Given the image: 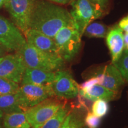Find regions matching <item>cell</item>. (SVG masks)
Returning a JSON list of instances; mask_svg holds the SVG:
<instances>
[{"label":"cell","instance_id":"obj_5","mask_svg":"<svg viewBox=\"0 0 128 128\" xmlns=\"http://www.w3.org/2000/svg\"><path fill=\"white\" fill-rule=\"evenodd\" d=\"M65 102L63 99L54 97L28 108L24 113L31 128L40 127L55 114Z\"/></svg>","mask_w":128,"mask_h":128},{"label":"cell","instance_id":"obj_3","mask_svg":"<svg viewBox=\"0 0 128 128\" xmlns=\"http://www.w3.org/2000/svg\"><path fill=\"white\" fill-rule=\"evenodd\" d=\"M70 4L71 10L70 12L75 28L81 36L92 21L100 18L104 14L89 0H72Z\"/></svg>","mask_w":128,"mask_h":128},{"label":"cell","instance_id":"obj_13","mask_svg":"<svg viewBox=\"0 0 128 128\" xmlns=\"http://www.w3.org/2000/svg\"><path fill=\"white\" fill-rule=\"evenodd\" d=\"M107 44L112 56V62H116L124 50L123 30L119 26L110 28L106 37Z\"/></svg>","mask_w":128,"mask_h":128},{"label":"cell","instance_id":"obj_11","mask_svg":"<svg viewBox=\"0 0 128 128\" xmlns=\"http://www.w3.org/2000/svg\"><path fill=\"white\" fill-rule=\"evenodd\" d=\"M96 76L98 79V85L114 92H119L125 82L120 72L113 64L106 66Z\"/></svg>","mask_w":128,"mask_h":128},{"label":"cell","instance_id":"obj_16","mask_svg":"<svg viewBox=\"0 0 128 128\" xmlns=\"http://www.w3.org/2000/svg\"><path fill=\"white\" fill-rule=\"evenodd\" d=\"M0 111L3 114L25 112L26 109L21 104L17 94L0 96Z\"/></svg>","mask_w":128,"mask_h":128},{"label":"cell","instance_id":"obj_8","mask_svg":"<svg viewBox=\"0 0 128 128\" xmlns=\"http://www.w3.org/2000/svg\"><path fill=\"white\" fill-rule=\"evenodd\" d=\"M26 42L23 33L14 23L0 16V45L6 51L16 52Z\"/></svg>","mask_w":128,"mask_h":128},{"label":"cell","instance_id":"obj_14","mask_svg":"<svg viewBox=\"0 0 128 128\" xmlns=\"http://www.w3.org/2000/svg\"><path fill=\"white\" fill-rule=\"evenodd\" d=\"M56 78V71L48 72L34 68H26L22 80V85H46L50 84Z\"/></svg>","mask_w":128,"mask_h":128},{"label":"cell","instance_id":"obj_19","mask_svg":"<svg viewBox=\"0 0 128 128\" xmlns=\"http://www.w3.org/2000/svg\"><path fill=\"white\" fill-rule=\"evenodd\" d=\"M86 110L74 107L60 128H82L85 126L84 112Z\"/></svg>","mask_w":128,"mask_h":128},{"label":"cell","instance_id":"obj_26","mask_svg":"<svg viewBox=\"0 0 128 128\" xmlns=\"http://www.w3.org/2000/svg\"><path fill=\"white\" fill-rule=\"evenodd\" d=\"M89 1L103 12H104L108 8L110 2V0H89Z\"/></svg>","mask_w":128,"mask_h":128},{"label":"cell","instance_id":"obj_30","mask_svg":"<svg viewBox=\"0 0 128 128\" xmlns=\"http://www.w3.org/2000/svg\"><path fill=\"white\" fill-rule=\"evenodd\" d=\"M6 49H5L2 46L0 45V57L2 56L6 55Z\"/></svg>","mask_w":128,"mask_h":128},{"label":"cell","instance_id":"obj_28","mask_svg":"<svg viewBox=\"0 0 128 128\" xmlns=\"http://www.w3.org/2000/svg\"><path fill=\"white\" fill-rule=\"evenodd\" d=\"M48 1H50L51 2L55 3V4L65 5L71 3L72 0H48Z\"/></svg>","mask_w":128,"mask_h":128},{"label":"cell","instance_id":"obj_21","mask_svg":"<svg viewBox=\"0 0 128 128\" xmlns=\"http://www.w3.org/2000/svg\"><path fill=\"white\" fill-rule=\"evenodd\" d=\"M113 64L119 70L124 81H128V50L124 49L118 60Z\"/></svg>","mask_w":128,"mask_h":128},{"label":"cell","instance_id":"obj_9","mask_svg":"<svg viewBox=\"0 0 128 128\" xmlns=\"http://www.w3.org/2000/svg\"><path fill=\"white\" fill-rule=\"evenodd\" d=\"M55 97L69 100L76 98L79 94V85L74 79L68 70H60L56 71V78L50 83Z\"/></svg>","mask_w":128,"mask_h":128},{"label":"cell","instance_id":"obj_4","mask_svg":"<svg viewBox=\"0 0 128 128\" xmlns=\"http://www.w3.org/2000/svg\"><path fill=\"white\" fill-rule=\"evenodd\" d=\"M81 38L74 27H65L60 29L54 38L58 54L65 62L71 61L79 52Z\"/></svg>","mask_w":128,"mask_h":128},{"label":"cell","instance_id":"obj_10","mask_svg":"<svg viewBox=\"0 0 128 128\" xmlns=\"http://www.w3.org/2000/svg\"><path fill=\"white\" fill-rule=\"evenodd\" d=\"M26 68L23 59L17 52L0 57V77L19 84L22 82Z\"/></svg>","mask_w":128,"mask_h":128},{"label":"cell","instance_id":"obj_29","mask_svg":"<svg viewBox=\"0 0 128 128\" xmlns=\"http://www.w3.org/2000/svg\"><path fill=\"white\" fill-rule=\"evenodd\" d=\"M124 48L126 50H128V32L124 35Z\"/></svg>","mask_w":128,"mask_h":128},{"label":"cell","instance_id":"obj_23","mask_svg":"<svg viewBox=\"0 0 128 128\" xmlns=\"http://www.w3.org/2000/svg\"><path fill=\"white\" fill-rule=\"evenodd\" d=\"M110 107L108 102L104 100H97L92 105V113L95 116L102 118L108 114Z\"/></svg>","mask_w":128,"mask_h":128},{"label":"cell","instance_id":"obj_7","mask_svg":"<svg viewBox=\"0 0 128 128\" xmlns=\"http://www.w3.org/2000/svg\"><path fill=\"white\" fill-rule=\"evenodd\" d=\"M16 94L26 111L46 99L55 97L50 84L22 85Z\"/></svg>","mask_w":128,"mask_h":128},{"label":"cell","instance_id":"obj_32","mask_svg":"<svg viewBox=\"0 0 128 128\" xmlns=\"http://www.w3.org/2000/svg\"><path fill=\"white\" fill-rule=\"evenodd\" d=\"M6 1H7V0H0V9L4 6Z\"/></svg>","mask_w":128,"mask_h":128},{"label":"cell","instance_id":"obj_27","mask_svg":"<svg viewBox=\"0 0 128 128\" xmlns=\"http://www.w3.org/2000/svg\"><path fill=\"white\" fill-rule=\"evenodd\" d=\"M118 26L123 31L128 32V15L120 21Z\"/></svg>","mask_w":128,"mask_h":128},{"label":"cell","instance_id":"obj_25","mask_svg":"<svg viewBox=\"0 0 128 128\" xmlns=\"http://www.w3.org/2000/svg\"><path fill=\"white\" fill-rule=\"evenodd\" d=\"M98 84V79L97 76L93 78H90L89 80H87L86 82H83L81 85H79L80 90L83 91H87L95 86Z\"/></svg>","mask_w":128,"mask_h":128},{"label":"cell","instance_id":"obj_18","mask_svg":"<svg viewBox=\"0 0 128 128\" xmlns=\"http://www.w3.org/2000/svg\"><path fill=\"white\" fill-rule=\"evenodd\" d=\"M74 106L65 102L55 114L39 128H60Z\"/></svg>","mask_w":128,"mask_h":128},{"label":"cell","instance_id":"obj_6","mask_svg":"<svg viewBox=\"0 0 128 128\" xmlns=\"http://www.w3.org/2000/svg\"><path fill=\"white\" fill-rule=\"evenodd\" d=\"M39 0H7L5 7L14 24L24 33L30 28L32 12Z\"/></svg>","mask_w":128,"mask_h":128},{"label":"cell","instance_id":"obj_12","mask_svg":"<svg viewBox=\"0 0 128 128\" xmlns=\"http://www.w3.org/2000/svg\"><path fill=\"white\" fill-rule=\"evenodd\" d=\"M24 35L27 43L37 49L44 52L58 54L56 45L53 38L32 28L27 30Z\"/></svg>","mask_w":128,"mask_h":128},{"label":"cell","instance_id":"obj_24","mask_svg":"<svg viewBox=\"0 0 128 128\" xmlns=\"http://www.w3.org/2000/svg\"><path fill=\"white\" fill-rule=\"evenodd\" d=\"M84 124L90 128H97L101 124V118L95 116L92 112L89 111L84 118Z\"/></svg>","mask_w":128,"mask_h":128},{"label":"cell","instance_id":"obj_33","mask_svg":"<svg viewBox=\"0 0 128 128\" xmlns=\"http://www.w3.org/2000/svg\"><path fill=\"white\" fill-rule=\"evenodd\" d=\"M82 128H86V127H85V126H84V127H83Z\"/></svg>","mask_w":128,"mask_h":128},{"label":"cell","instance_id":"obj_20","mask_svg":"<svg viewBox=\"0 0 128 128\" xmlns=\"http://www.w3.org/2000/svg\"><path fill=\"white\" fill-rule=\"evenodd\" d=\"M109 30L108 26L102 23H90L86 28L83 35L88 38H105Z\"/></svg>","mask_w":128,"mask_h":128},{"label":"cell","instance_id":"obj_15","mask_svg":"<svg viewBox=\"0 0 128 128\" xmlns=\"http://www.w3.org/2000/svg\"><path fill=\"white\" fill-rule=\"evenodd\" d=\"M79 94L92 102L97 100H104L109 102L115 100L118 96V92L111 90L98 84L95 85L87 91L80 89Z\"/></svg>","mask_w":128,"mask_h":128},{"label":"cell","instance_id":"obj_22","mask_svg":"<svg viewBox=\"0 0 128 128\" xmlns=\"http://www.w3.org/2000/svg\"><path fill=\"white\" fill-rule=\"evenodd\" d=\"M19 87L20 86L18 83L0 77V96L16 94Z\"/></svg>","mask_w":128,"mask_h":128},{"label":"cell","instance_id":"obj_1","mask_svg":"<svg viewBox=\"0 0 128 128\" xmlns=\"http://www.w3.org/2000/svg\"><path fill=\"white\" fill-rule=\"evenodd\" d=\"M75 28L70 12L49 1H38L32 12L30 28L54 39L61 28Z\"/></svg>","mask_w":128,"mask_h":128},{"label":"cell","instance_id":"obj_17","mask_svg":"<svg viewBox=\"0 0 128 128\" xmlns=\"http://www.w3.org/2000/svg\"><path fill=\"white\" fill-rule=\"evenodd\" d=\"M2 124L4 128H32L24 112L4 114Z\"/></svg>","mask_w":128,"mask_h":128},{"label":"cell","instance_id":"obj_2","mask_svg":"<svg viewBox=\"0 0 128 128\" xmlns=\"http://www.w3.org/2000/svg\"><path fill=\"white\" fill-rule=\"evenodd\" d=\"M16 52L23 59L26 68L55 72L62 70L65 65V61L58 54L39 50L27 42Z\"/></svg>","mask_w":128,"mask_h":128},{"label":"cell","instance_id":"obj_31","mask_svg":"<svg viewBox=\"0 0 128 128\" xmlns=\"http://www.w3.org/2000/svg\"><path fill=\"white\" fill-rule=\"evenodd\" d=\"M3 113L0 111V128H4L2 124V119H3Z\"/></svg>","mask_w":128,"mask_h":128}]
</instances>
